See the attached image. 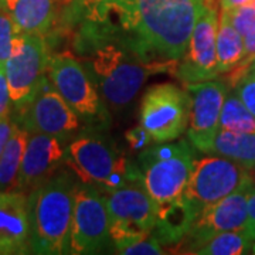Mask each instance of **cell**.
<instances>
[{"instance_id": "6da1fadb", "label": "cell", "mask_w": 255, "mask_h": 255, "mask_svg": "<svg viewBox=\"0 0 255 255\" xmlns=\"http://www.w3.org/2000/svg\"><path fill=\"white\" fill-rule=\"evenodd\" d=\"M206 6L207 0H81V38L112 41L174 70Z\"/></svg>"}, {"instance_id": "7a4b0ae2", "label": "cell", "mask_w": 255, "mask_h": 255, "mask_svg": "<svg viewBox=\"0 0 255 255\" xmlns=\"http://www.w3.org/2000/svg\"><path fill=\"white\" fill-rule=\"evenodd\" d=\"M77 183L68 173L53 174L28 196L30 251L34 254H70Z\"/></svg>"}, {"instance_id": "3957f363", "label": "cell", "mask_w": 255, "mask_h": 255, "mask_svg": "<svg viewBox=\"0 0 255 255\" xmlns=\"http://www.w3.org/2000/svg\"><path fill=\"white\" fill-rule=\"evenodd\" d=\"M88 51L84 58L87 70L100 88L102 97L112 107H124L135 98L146 78L173 70L164 64L142 61L125 47L97 38H81Z\"/></svg>"}, {"instance_id": "277c9868", "label": "cell", "mask_w": 255, "mask_h": 255, "mask_svg": "<svg viewBox=\"0 0 255 255\" xmlns=\"http://www.w3.org/2000/svg\"><path fill=\"white\" fill-rule=\"evenodd\" d=\"M64 162L78 180L102 193L143 182L140 167L111 142L95 136L75 139L65 149Z\"/></svg>"}, {"instance_id": "5b68a950", "label": "cell", "mask_w": 255, "mask_h": 255, "mask_svg": "<svg viewBox=\"0 0 255 255\" xmlns=\"http://www.w3.org/2000/svg\"><path fill=\"white\" fill-rule=\"evenodd\" d=\"M146 190L160 207L183 196L193 169V150L186 140L147 147L139 157Z\"/></svg>"}, {"instance_id": "8992f818", "label": "cell", "mask_w": 255, "mask_h": 255, "mask_svg": "<svg viewBox=\"0 0 255 255\" xmlns=\"http://www.w3.org/2000/svg\"><path fill=\"white\" fill-rule=\"evenodd\" d=\"M104 197L110 214L111 243L115 250L152 236L157 206L143 182L107 191Z\"/></svg>"}, {"instance_id": "52a82bcc", "label": "cell", "mask_w": 255, "mask_h": 255, "mask_svg": "<svg viewBox=\"0 0 255 255\" xmlns=\"http://www.w3.org/2000/svg\"><path fill=\"white\" fill-rule=\"evenodd\" d=\"M190 94L166 82L147 88L140 104V125L156 143L172 142L182 135L190 119Z\"/></svg>"}, {"instance_id": "ba28073f", "label": "cell", "mask_w": 255, "mask_h": 255, "mask_svg": "<svg viewBox=\"0 0 255 255\" xmlns=\"http://www.w3.org/2000/svg\"><path fill=\"white\" fill-rule=\"evenodd\" d=\"M50 57L44 36L18 34L13 53L4 64L10 98L17 112L27 107L47 78Z\"/></svg>"}, {"instance_id": "9c48e42d", "label": "cell", "mask_w": 255, "mask_h": 255, "mask_svg": "<svg viewBox=\"0 0 255 255\" xmlns=\"http://www.w3.org/2000/svg\"><path fill=\"white\" fill-rule=\"evenodd\" d=\"M254 183L250 167L224 156H204L193 162L190 179L183 194L201 210Z\"/></svg>"}, {"instance_id": "30bf717a", "label": "cell", "mask_w": 255, "mask_h": 255, "mask_svg": "<svg viewBox=\"0 0 255 255\" xmlns=\"http://www.w3.org/2000/svg\"><path fill=\"white\" fill-rule=\"evenodd\" d=\"M110 243V214L104 193L90 184L77 183L70 254H98Z\"/></svg>"}, {"instance_id": "8fae6325", "label": "cell", "mask_w": 255, "mask_h": 255, "mask_svg": "<svg viewBox=\"0 0 255 255\" xmlns=\"http://www.w3.org/2000/svg\"><path fill=\"white\" fill-rule=\"evenodd\" d=\"M220 14L217 1L207 0V6L193 28L186 54L179 61L174 74L183 82L214 80L217 70V31Z\"/></svg>"}, {"instance_id": "7c38bea8", "label": "cell", "mask_w": 255, "mask_h": 255, "mask_svg": "<svg viewBox=\"0 0 255 255\" xmlns=\"http://www.w3.org/2000/svg\"><path fill=\"white\" fill-rule=\"evenodd\" d=\"M48 78L78 117L94 118L100 114L101 100L91 74L68 51L50 57Z\"/></svg>"}, {"instance_id": "4fadbf2b", "label": "cell", "mask_w": 255, "mask_h": 255, "mask_svg": "<svg viewBox=\"0 0 255 255\" xmlns=\"http://www.w3.org/2000/svg\"><path fill=\"white\" fill-rule=\"evenodd\" d=\"M21 125L30 133L63 137L80 127L78 114L65 102L50 78L41 82L27 107L18 112Z\"/></svg>"}, {"instance_id": "5bb4252c", "label": "cell", "mask_w": 255, "mask_h": 255, "mask_svg": "<svg viewBox=\"0 0 255 255\" xmlns=\"http://www.w3.org/2000/svg\"><path fill=\"white\" fill-rule=\"evenodd\" d=\"M191 108L187 136L193 147L207 153L220 130V117L227 97V87L223 81L207 80L187 85Z\"/></svg>"}, {"instance_id": "9a60e30c", "label": "cell", "mask_w": 255, "mask_h": 255, "mask_svg": "<svg viewBox=\"0 0 255 255\" xmlns=\"http://www.w3.org/2000/svg\"><path fill=\"white\" fill-rule=\"evenodd\" d=\"M251 186L238 189L237 191L228 194L227 197L204 206L189 234L179 243V253L183 254L187 247L197 244L217 233L246 231L248 220V193Z\"/></svg>"}, {"instance_id": "2e32d148", "label": "cell", "mask_w": 255, "mask_h": 255, "mask_svg": "<svg viewBox=\"0 0 255 255\" xmlns=\"http://www.w3.org/2000/svg\"><path fill=\"white\" fill-rule=\"evenodd\" d=\"M64 153L60 137L47 133H30L13 190L26 193L46 182L64 160Z\"/></svg>"}, {"instance_id": "e0dca14e", "label": "cell", "mask_w": 255, "mask_h": 255, "mask_svg": "<svg viewBox=\"0 0 255 255\" xmlns=\"http://www.w3.org/2000/svg\"><path fill=\"white\" fill-rule=\"evenodd\" d=\"M30 253L28 197L23 191H0V255Z\"/></svg>"}, {"instance_id": "ac0fdd59", "label": "cell", "mask_w": 255, "mask_h": 255, "mask_svg": "<svg viewBox=\"0 0 255 255\" xmlns=\"http://www.w3.org/2000/svg\"><path fill=\"white\" fill-rule=\"evenodd\" d=\"M75 0H0L20 34L44 36L54 26L58 11Z\"/></svg>"}, {"instance_id": "d6986e66", "label": "cell", "mask_w": 255, "mask_h": 255, "mask_svg": "<svg viewBox=\"0 0 255 255\" xmlns=\"http://www.w3.org/2000/svg\"><path fill=\"white\" fill-rule=\"evenodd\" d=\"M200 209L184 194L179 199L157 207V220L152 236L162 246L179 244L193 227Z\"/></svg>"}, {"instance_id": "ffe728a7", "label": "cell", "mask_w": 255, "mask_h": 255, "mask_svg": "<svg viewBox=\"0 0 255 255\" xmlns=\"http://www.w3.org/2000/svg\"><path fill=\"white\" fill-rule=\"evenodd\" d=\"M246 54L244 37L233 26L227 10H221L217 31V70L227 74L243 61Z\"/></svg>"}, {"instance_id": "44dd1931", "label": "cell", "mask_w": 255, "mask_h": 255, "mask_svg": "<svg viewBox=\"0 0 255 255\" xmlns=\"http://www.w3.org/2000/svg\"><path fill=\"white\" fill-rule=\"evenodd\" d=\"M207 153L224 156L253 169L255 167V133H238L220 129Z\"/></svg>"}, {"instance_id": "7402d4cb", "label": "cell", "mask_w": 255, "mask_h": 255, "mask_svg": "<svg viewBox=\"0 0 255 255\" xmlns=\"http://www.w3.org/2000/svg\"><path fill=\"white\" fill-rule=\"evenodd\" d=\"M30 132L16 122L14 130L0 155V191L13 190L26 152Z\"/></svg>"}, {"instance_id": "603a6c76", "label": "cell", "mask_w": 255, "mask_h": 255, "mask_svg": "<svg viewBox=\"0 0 255 255\" xmlns=\"http://www.w3.org/2000/svg\"><path fill=\"white\" fill-rule=\"evenodd\" d=\"M251 241L246 231H223L187 247L183 254L241 255L251 250Z\"/></svg>"}, {"instance_id": "cb8c5ba5", "label": "cell", "mask_w": 255, "mask_h": 255, "mask_svg": "<svg viewBox=\"0 0 255 255\" xmlns=\"http://www.w3.org/2000/svg\"><path fill=\"white\" fill-rule=\"evenodd\" d=\"M220 129L238 133H255V117L236 92L226 97L220 117Z\"/></svg>"}, {"instance_id": "d4e9b609", "label": "cell", "mask_w": 255, "mask_h": 255, "mask_svg": "<svg viewBox=\"0 0 255 255\" xmlns=\"http://www.w3.org/2000/svg\"><path fill=\"white\" fill-rule=\"evenodd\" d=\"M20 34L13 18L0 9V65H4L13 53L16 38Z\"/></svg>"}, {"instance_id": "484cf974", "label": "cell", "mask_w": 255, "mask_h": 255, "mask_svg": "<svg viewBox=\"0 0 255 255\" xmlns=\"http://www.w3.org/2000/svg\"><path fill=\"white\" fill-rule=\"evenodd\" d=\"M227 11L233 26L237 28L241 36L246 37L255 31V0Z\"/></svg>"}, {"instance_id": "4316f807", "label": "cell", "mask_w": 255, "mask_h": 255, "mask_svg": "<svg viewBox=\"0 0 255 255\" xmlns=\"http://www.w3.org/2000/svg\"><path fill=\"white\" fill-rule=\"evenodd\" d=\"M117 254L122 255H159L164 254L162 244L156 240L153 236H149V237L143 238L140 241H136L133 244H129V246L122 247L115 250Z\"/></svg>"}, {"instance_id": "83f0119b", "label": "cell", "mask_w": 255, "mask_h": 255, "mask_svg": "<svg viewBox=\"0 0 255 255\" xmlns=\"http://www.w3.org/2000/svg\"><path fill=\"white\" fill-rule=\"evenodd\" d=\"M236 94L255 117V73L250 71L237 82Z\"/></svg>"}, {"instance_id": "f1b7e54d", "label": "cell", "mask_w": 255, "mask_h": 255, "mask_svg": "<svg viewBox=\"0 0 255 255\" xmlns=\"http://www.w3.org/2000/svg\"><path fill=\"white\" fill-rule=\"evenodd\" d=\"M125 137L133 150H145L147 149V146H150L152 142H155L153 137L150 136V133L142 125L129 129L125 133Z\"/></svg>"}, {"instance_id": "f546056e", "label": "cell", "mask_w": 255, "mask_h": 255, "mask_svg": "<svg viewBox=\"0 0 255 255\" xmlns=\"http://www.w3.org/2000/svg\"><path fill=\"white\" fill-rule=\"evenodd\" d=\"M10 107H11V98H10L9 82L6 77V68L4 65H0V119L10 118Z\"/></svg>"}, {"instance_id": "4dcf8cb0", "label": "cell", "mask_w": 255, "mask_h": 255, "mask_svg": "<svg viewBox=\"0 0 255 255\" xmlns=\"http://www.w3.org/2000/svg\"><path fill=\"white\" fill-rule=\"evenodd\" d=\"M246 233L255 241V184L251 186L248 193V220H247Z\"/></svg>"}, {"instance_id": "1f68e13d", "label": "cell", "mask_w": 255, "mask_h": 255, "mask_svg": "<svg viewBox=\"0 0 255 255\" xmlns=\"http://www.w3.org/2000/svg\"><path fill=\"white\" fill-rule=\"evenodd\" d=\"M14 127H16V122L11 121V118L0 119V155H1L6 143L9 142L10 136L14 130Z\"/></svg>"}, {"instance_id": "d6a6232c", "label": "cell", "mask_w": 255, "mask_h": 255, "mask_svg": "<svg viewBox=\"0 0 255 255\" xmlns=\"http://www.w3.org/2000/svg\"><path fill=\"white\" fill-rule=\"evenodd\" d=\"M248 1H251V0H220L221 7L224 10L234 9V7H238L244 3H248Z\"/></svg>"}, {"instance_id": "836d02e7", "label": "cell", "mask_w": 255, "mask_h": 255, "mask_svg": "<svg viewBox=\"0 0 255 255\" xmlns=\"http://www.w3.org/2000/svg\"><path fill=\"white\" fill-rule=\"evenodd\" d=\"M250 71L255 73V60H254V63H253V65H251V70H250Z\"/></svg>"}, {"instance_id": "e575fe53", "label": "cell", "mask_w": 255, "mask_h": 255, "mask_svg": "<svg viewBox=\"0 0 255 255\" xmlns=\"http://www.w3.org/2000/svg\"><path fill=\"white\" fill-rule=\"evenodd\" d=\"M251 172H253V177H254V180H255V167H253V169H251Z\"/></svg>"}, {"instance_id": "d590c367", "label": "cell", "mask_w": 255, "mask_h": 255, "mask_svg": "<svg viewBox=\"0 0 255 255\" xmlns=\"http://www.w3.org/2000/svg\"><path fill=\"white\" fill-rule=\"evenodd\" d=\"M251 250H253V254H255V244L253 247H251Z\"/></svg>"}]
</instances>
